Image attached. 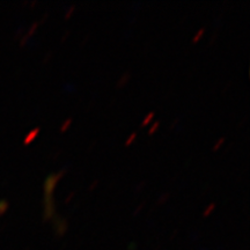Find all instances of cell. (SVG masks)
<instances>
[{"label": "cell", "mask_w": 250, "mask_h": 250, "mask_svg": "<svg viewBox=\"0 0 250 250\" xmlns=\"http://www.w3.org/2000/svg\"><path fill=\"white\" fill-rule=\"evenodd\" d=\"M169 198V193H162V196L160 197V198L158 199V204H162L165 201H167V199Z\"/></svg>", "instance_id": "9a60e30c"}, {"label": "cell", "mask_w": 250, "mask_h": 250, "mask_svg": "<svg viewBox=\"0 0 250 250\" xmlns=\"http://www.w3.org/2000/svg\"><path fill=\"white\" fill-rule=\"evenodd\" d=\"M179 121H180V118H176V120H174V123L170 125V129H173V127L175 126V125H176L177 123H179Z\"/></svg>", "instance_id": "7402d4cb"}, {"label": "cell", "mask_w": 250, "mask_h": 250, "mask_svg": "<svg viewBox=\"0 0 250 250\" xmlns=\"http://www.w3.org/2000/svg\"><path fill=\"white\" fill-rule=\"evenodd\" d=\"M98 184H99V180H95V181H94V182L90 183V186H89L88 189H89V190L95 189V188H96V186H98Z\"/></svg>", "instance_id": "2e32d148"}, {"label": "cell", "mask_w": 250, "mask_h": 250, "mask_svg": "<svg viewBox=\"0 0 250 250\" xmlns=\"http://www.w3.org/2000/svg\"><path fill=\"white\" fill-rule=\"evenodd\" d=\"M48 15H49V13H45V14H43V17H42V19H41V20L39 21V22H40V23L44 22V21H45V19H46V18H48Z\"/></svg>", "instance_id": "44dd1931"}, {"label": "cell", "mask_w": 250, "mask_h": 250, "mask_svg": "<svg viewBox=\"0 0 250 250\" xmlns=\"http://www.w3.org/2000/svg\"><path fill=\"white\" fill-rule=\"evenodd\" d=\"M68 34H70V30H66V31H65V33H64V35H62V42H64V41L67 39Z\"/></svg>", "instance_id": "d6986e66"}, {"label": "cell", "mask_w": 250, "mask_h": 250, "mask_svg": "<svg viewBox=\"0 0 250 250\" xmlns=\"http://www.w3.org/2000/svg\"><path fill=\"white\" fill-rule=\"evenodd\" d=\"M204 33H205V28H204V27H202L201 29H199L198 31H197V33L195 34V35H193V37H192V42H193V43L198 42V41L202 39V36L204 35Z\"/></svg>", "instance_id": "52a82bcc"}, {"label": "cell", "mask_w": 250, "mask_h": 250, "mask_svg": "<svg viewBox=\"0 0 250 250\" xmlns=\"http://www.w3.org/2000/svg\"><path fill=\"white\" fill-rule=\"evenodd\" d=\"M144 184H145V182H142L140 184H138V186H137V190H140V189H142Z\"/></svg>", "instance_id": "603a6c76"}, {"label": "cell", "mask_w": 250, "mask_h": 250, "mask_svg": "<svg viewBox=\"0 0 250 250\" xmlns=\"http://www.w3.org/2000/svg\"><path fill=\"white\" fill-rule=\"evenodd\" d=\"M214 208H215V203H211V204L208 205V208H205L204 212H203V215H204V217H208V215H210L212 212L214 211Z\"/></svg>", "instance_id": "ba28073f"}, {"label": "cell", "mask_w": 250, "mask_h": 250, "mask_svg": "<svg viewBox=\"0 0 250 250\" xmlns=\"http://www.w3.org/2000/svg\"><path fill=\"white\" fill-rule=\"evenodd\" d=\"M39 24H40V22H39V21H35V22H34L33 24H31V26H30V29H29V33H28V34H27V36H28V37H29V36L31 35V34H33V33H34V31H35V30H36V28H37V27H39Z\"/></svg>", "instance_id": "5bb4252c"}, {"label": "cell", "mask_w": 250, "mask_h": 250, "mask_svg": "<svg viewBox=\"0 0 250 250\" xmlns=\"http://www.w3.org/2000/svg\"><path fill=\"white\" fill-rule=\"evenodd\" d=\"M71 124H72V117L66 118L64 123L62 124V126H61V132H65V131H66V130L68 129V127H70Z\"/></svg>", "instance_id": "9c48e42d"}, {"label": "cell", "mask_w": 250, "mask_h": 250, "mask_svg": "<svg viewBox=\"0 0 250 250\" xmlns=\"http://www.w3.org/2000/svg\"><path fill=\"white\" fill-rule=\"evenodd\" d=\"M74 195H76V193H74V192H71V193H70V195H68V197H67V198H66V199H65V203H68V202H70V201H71V199H72V198H73V197H74Z\"/></svg>", "instance_id": "ac0fdd59"}, {"label": "cell", "mask_w": 250, "mask_h": 250, "mask_svg": "<svg viewBox=\"0 0 250 250\" xmlns=\"http://www.w3.org/2000/svg\"><path fill=\"white\" fill-rule=\"evenodd\" d=\"M74 11H76V5L72 4V5L70 6V7L67 8L66 13H65V19H66V20H67V19H70V18H71V15L74 13Z\"/></svg>", "instance_id": "7c38bea8"}, {"label": "cell", "mask_w": 250, "mask_h": 250, "mask_svg": "<svg viewBox=\"0 0 250 250\" xmlns=\"http://www.w3.org/2000/svg\"><path fill=\"white\" fill-rule=\"evenodd\" d=\"M66 168H62L61 171L58 173H54V174H50L46 180L44 181V193L45 195H54V191L56 189V186H57L58 181L64 176V174L66 173Z\"/></svg>", "instance_id": "6da1fadb"}, {"label": "cell", "mask_w": 250, "mask_h": 250, "mask_svg": "<svg viewBox=\"0 0 250 250\" xmlns=\"http://www.w3.org/2000/svg\"><path fill=\"white\" fill-rule=\"evenodd\" d=\"M56 214V205L54 201V195H45L44 193V212H43V219L48 220Z\"/></svg>", "instance_id": "7a4b0ae2"}, {"label": "cell", "mask_w": 250, "mask_h": 250, "mask_svg": "<svg viewBox=\"0 0 250 250\" xmlns=\"http://www.w3.org/2000/svg\"><path fill=\"white\" fill-rule=\"evenodd\" d=\"M154 115H155V114H154V111L148 112V114L146 115L145 118H144L143 122H142V126H146V125L151 123V121L153 120V117H154Z\"/></svg>", "instance_id": "8992f818"}, {"label": "cell", "mask_w": 250, "mask_h": 250, "mask_svg": "<svg viewBox=\"0 0 250 250\" xmlns=\"http://www.w3.org/2000/svg\"><path fill=\"white\" fill-rule=\"evenodd\" d=\"M159 126H160V122H159V121L154 122V123H153V125L151 127H149V130H148L149 136H151V134H153L154 132H156V130L159 129Z\"/></svg>", "instance_id": "8fae6325"}, {"label": "cell", "mask_w": 250, "mask_h": 250, "mask_svg": "<svg viewBox=\"0 0 250 250\" xmlns=\"http://www.w3.org/2000/svg\"><path fill=\"white\" fill-rule=\"evenodd\" d=\"M58 223H57V232L59 235H62L64 233H66V229H67V221L64 220V219H58Z\"/></svg>", "instance_id": "277c9868"}, {"label": "cell", "mask_w": 250, "mask_h": 250, "mask_svg": "<svg viewBox=\"0 0 250 250\" xmlns=\"http://www.w3.org/2000/svg\"><path fill=\"white\" fill-rule=\"evenodd\" d=\"M40 131H41V129H40L39 126L35 127V129H33V130H31L30 132L28 133L27 136H26V138H24V144H26V145H27V144H29V143L33 142V140L35 139L37 136H39Z\"/></svg>", "instance_id": "3957f363"}, {"label": "cell", "mask_w": 250, "mask_h": 250, "mask_svg": "<svg viewBox=\"0 0 250 250\" xmlns=\"http://www.w3.org/2000/svg\"><path fill=\"white\" fill-rule=\"evenodd\" d=\"M51 56H52V51H50V52H48V54L45 55V57H44V59H43V62H48L49 61H50V58H51Z\"/></svg>", "instance_id": "e0dca14e"}, {"label": "cell", "mask_w": 250, "mask_h": 250, "mask_svg": "<svg viewBox=\"0 0 250 250\" xmlns=\"http://www.w3.org/2000/svg\"><path fill=\"white\" fill-rule=\"evenodd\" d=\"M137 138V132H132L130 134L129 137H127V139L125 140V146H130L131 144L134 142V139Z\"/></svg>", "instance_id": "30bf717a"}, {"label": "cell", "mask_w": 250, "mask_h": 250, "mask_svg": "<svg viewBox=\"0 0 250 250\" xmlns=\"http://www.w3.org/2000/svg\"><path fill=\"white\" fill-rule=\"evenodd\" d=\"M143 206H144V203H142V204L138 205V208H137L136 210H134V214H138V212H139L140 210H142V208H143Z\"/></svg>", "instance_id": "ffe728a7"}, {"label": "cell", "mask_w": 250, "mask_h": 250, "mask_svg": "<svg viewBox=\"0 0 250 250\" xmlns=\"http://www.w3.org/2000/svg\"><path fill=\"white\" fill-rule=\"evenodd\" d=\"M224 142H225V137H221V138H219V139H218V142L214 144L213 148H212V149H213V151H217L218 148H220V146L223 145Z\"/></svg>", "instance_id": "4fadbf2b"}, {"label": "cell", "mask_w": 250, "mask_h": 250, "mask_svg": "<svg viewBox=\"0 0 250 250\" xmlns=\"http://www.w3.org/2000/svg\"><path fill=\"white\" fill-rule=\"evenodd\" d=\"M131 73L130 72H125L123 76H121L120 79L117 80V87H124L127 83V81L130 80Z\"/></svg>", "instance_id": "5b68a950"}]
</instances>
